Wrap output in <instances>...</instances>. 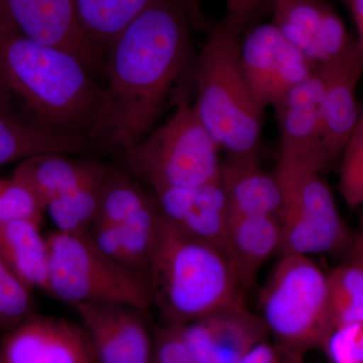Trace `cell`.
Segmentation results:
<instances>
[{
    "mask_svg": "<svg viewBox=\"0 0 363 363\" xmlns=\"http://www.w3.org/2000/svg\"><path fill=\"white\" fill-rule=\"evenodd\" d=\"M193 28L181 0H159L119 33L104 55V100L93 140L121 152L152 130L195 77Z\"/></svg>",
    "mask_w": 363,
    "mask_h": 363,
    "instance_id": "6da1fadb",
    "label": "cell"
},
{
    "mask_svg": "<svg viewBox=\"0 0 363 363\" xmlns=\"http://www.w3.org/2000/svg\"><path fill=\"white\" fill-rule=\"evenodd\" d=\"M93 75L75 55L0 28V106L28 128L93 140L104 100Z\"/></svg>",
    "mask_w": 363,
    "mask_h": 363,
    "instance_id": "7a4b0ae2",
    "label": "cell"
},
{
    "mask_svg": "<svg viewBox=\"0 0 363 363\" xmlns=\"http://www.w3.org/2000/svg\"><path fill=\"white\" fill-rule=\"evenodd\" d=\"M147 279L152 305L169 324L186 325L243 305L224 253L182 233L161 213Z\"/></svg>",
    "mask_w": 363,
    "mask_h": 363,
    "instance_id": "3957f363",
    "label": "cell"
},
{
    "mask_svg": "<svg viewBox=\"0 0 363 363\" xmlns=\"http://www.w3.org/2000/svg\"><path fill=\"white\" fill-rule=\"evenodd\" d=\"M241 37L223 21L215 26L195 70L196 113L218 149L233 159L257 157L264 112L243 76Z\"/></svg>",
    "mask_w": 363,
    "mask_h": 363,
    "instance_id": "277c9868",
    "label": "cell"
},
{
    "mask_svg": "<svg viewBox=\"0 0 363 363\" xmlns=\"http://www.w3.org/2000/svg\"><path fill=\"white\" fill-rule=\"evenodd\" d=\"M281 257L260 295V318L291 360L324 350L333 327L326 274L308 255Z\"/></svg>",
    "mask_w": 363,
    "mask_h": 363,
    "instance_id": "5b68a950",
    "label": "cell"
},
{
    "mask_svg": "<svg viewBox=\"0 0 363 363\" xmlns=\"http://www.w3.org/2000/svg\"><path fill=\"white\" fill-rule=\"evenodd\" d=\"M48 294L66 304L117 303L149 309V279L117 264L96 247L89 233L52 231Z\"/></svg>",
    "mask_w": 363,
    "mask_h": 363,
    "instance_id": "8992f818",
    "label": "cell"
},
{
    "mask_svg": "<svg viewBox=\"0 0 363 363\" xmlns=\"http://www.w3.org/2000/svg\"><path fill=\"white\" fill-rule=\"evenodd\" d=\"M219 150L187 100L123 154L133 175L143 179L155 192L216 181L220 176Z\"/></svg>",
    "mask_w": 363,
    "mask_h": 363,
    "instance_id": "52a82bcc",
    "label": "cell"
},
{
    "mask_svg": "<svg viewBox=\"0 0 363 363\" xmlns=\"http://www.w3.org/2000/svg\"><path fill=\"white\" fill-rule=\"evenodd\" d=\"M321 174L279 162L274 176L281 196V257L331 252L347 240V229Z\"/></svg>",
    "mask_w": 363,
    "mask_h": 363,
    "instance_id": "ba28073f",
    "label": "cell"
},
{
    "mask_svg": "<svg viewBox=\"0 0 363 363\" xmlns=\"http://www.w3.org/2000/svg\"><path fill=\"white\" fill-rule=\"evenodd\" d=\"M240 66L262 111L311 77L314 71L274 23L255 25L240 39Z\"/></svg>",
    "mask_w": 363,
    "mask_h": 363,
    "instance_id": "9c48e42d",
    "label": "cell"
},
{
    "mask_svg": "<svg viewBox=\"0 0 363 363\" xmlns=\"http://www.w3.org/2000/svg\"><path fill=\"white\" fill-rule=\"evenodd\" d=\"M0 28L71 52L93 74L104 65L81 30L72 0H0Z\"/></svg>",
    "mask_w": 363,
    "mask_h": 363,
    "instance_id": "30bf717a",
    "label": "cell"
},
{
    "mask_svg": "<svg viewBox=\"0 0 363 363\" xmlns=\"http://www.w3.org/2000/svg\"><path fill=\"white\" fill-rule=\"evenodd\" d=\"M272 11V23L314 72L357 45L342 18L325 0H274Z\"/></svg>",
    "mask_w": 363,
    "mask_h": 363,
    "instance_id": "8fae6325",
    "label": "cell"
},
{
    "mask_svg": "<svg viewBox=\"0 0 363 363\" xmlns=\"http://www.w3.org/2000/svg\"><path fill=\"white\" fill-rule=\"evenodd\" d=\"M0 363H96L82 325L33 314L2 335Z\"/></svg>",
    "mask_w": 363,
    "mask_h": 363,
    "instance_id": "7c38bea8",
    "label": "cell"
},
{
    "mask_svg": "<svg viewBox=\"0 0 363 363\" xmlns=\"http://www.w3.org/2000/svg\"><path fill=\"white\" fill-rule=\"evenodd\" d=\"M96 363H152L154 337L143 310L117 303L74 306Z\"/></svg>",
    "mask_w": 363,
    "mask_h": 363,
    "instance_id": "4fadbf2b",
    "label": "cell"
},
{
    "mask_svg": "<svg viewBox=\"0 0 363 363\" xmlns=\"http://www.w3.org/2000/svg\"><path fill=\"white\" fill-rule=\"evenodd\" d=\"M322 83L316 73L296 86L278 104L279 162L322 173L330 162L322 135Z\"/></svg>",
    "mask_w": 363,
    "mask_h": 363,
    "instance_id": "5bb4252c",
    "label": "cell"
},
{
    "mask_svg": "<svg viewBox=\"0 0 363 363\" xmlns=\"http://www.w3.org/2000/svg\"><path fill=\"white\" fill-rule=\"evenodd\" d=\"M262 318L245 305L226 308L183 325V334L195 363H238L264 340Z\"/></svg>",
    "mask_w": 363,
    "mask_h": 363,
    "instance_id": "9a60e30c",
    "label": "cell"
},
{
    "mask_svg": "<svg viewBox=\"0 0 363 363\" xmlns=\"http://www.w3.org/2000/svg\"><path fill=\"white\" fill-rule=\"evenodd\" d=\"M322 83L321 121L329 161L342 155L354 133L358 112L357 88L363 75V60L355 45L340 58L314 72Z\"/></svg>",
    "mask_w": 363,
    "mask_h": 363,
    "instance_id": "2e32d148",
    "label": "cell"
},
{
    "mask_svg": "<svg viewBox=\"0 0 363 363\" xmlns=\"http://www.w3.org/2000/svg\"><path fill=\"white\" fill-rule=\"evenodd\" d=\"M152 194L160 213L169 223L189 238L223 252L230 213L220 179L195 187L161 189Z\"/></svg>",
    "mask_w": 363,
    "mask_h": 363,
    "instance_id": "e0dca14e",
    "label": "cell"
},
{
    "mask_svg": "<svg viewBox=\"0 0 363 363\" xmlns=\"http://www.w3.org/2000/svg\"><path fill=\"white\" fill-rule=\"evenodd\" d=\"M109 167L77 155L45 152L16 164L13 176L35 196L40 204L101 180Z\"/></svg>",
    "mask_w": 363,
    "mask_h": 363,
    "instance_id": "ac0fdd59",
    "label": "cell"
},
{
    "mask_svg": "<svg viewBox=\"0 0 363 363\" xmlns=\"http://www.w3.org/2000/svg\"><path fill=\"white\" fill-rule=\"evenodd\" d=\"M279 241L278 216H230L223 252L241 291L255 284L260 269L278 252Z\"/></svg>",
    "mask_w": 363,
    "mask_h": 363,
    "instance_id": "d6986e66",
    "label": "cell"
},
{
    "mask_svg": "<svg viewBox=\"0 0 363 363\" xmlns=\"http://www.w3.org/2000/svg\"><path fill=\"white\" fill-rule=\"evenodd\" d=\"M219 179L230 216H279L281 196L278 181L260 168L259 157H228L221 162Z\"/></svg>",
    "mask_w": 363,
    "mask_h": 363,
    "instance_id": "ffe728a7",
    "label": "cell"
},
{
    "mask_svg": "<svg viewBox=\"0 0 363 363\" xmlns=\"http://www.w3.org/2000/svg\"><path fill=\"white\" fill-rule=\"evenodd\" d=\"M159 221L157 204L150 211L125 223L95 222L88 233L109 259L136 274L147 277Z\"/></svg>",
    "mask_w": 363,
    "mask_h": 363,
    "instance_id": "44dd1931",
    "label": "cell"
},
{
    "mask_svg": "<svg viewBox=\"0 0 363 363\" xmlns=\"http://www.w3.org/2000/svg\"><path fill=\"white\" fill-rule=\"evenodd\" d=\"M42 220L0 222V257L33 290L48 293L49 247Z\"/></svg>",
    "mask_w": 363,
    "mask_h": 363,
    "instance_id": "7402d4cb",
    "label": "cell"
},
{
    "mask_svg": "<svg viewBox=\"0 0 363 363\" xmlns=\"http://www.w3.org/2000/svg\"><path fill=\"white\" fill-rule=\"evenodd\" d=\"M100 149L90 138L52 135L33 130L0 106V168L45 152L84 156Z\"/></svg>",
    "mask_w": 363,
    "mask_h": 363,
    "instance_id": "603a6c76",
    "label": "cell"
},
{
    "mask_svg": "<svg viewBox=\"0 0 363 363\" xmlns=\"http://www.w3.org/2000/svg\"><path fill=\"white\" fill-rule=\"evenodd\" d=\"M159 0H72L81 30L104 57L131 21Z\"/></svg>",
    "mask_w": 363,
    "mask_h": 363,
    "instance_id": "cb8c5ba5",
    "label": "cell"
},
{
    "mask_svg": "<svg viewBox=\"0 0 363 363\" xmlns=\"http://www.w3.org/2000/svg\"><path fill=\"white\" fill-rule=\"evenodd\" d=\"M106 176L107 174L101 180L48 203L45 213L49 215L56 231L63 233H89L97 219L100 197Z\"/></svg>",
    "mask_w": 363,
    "mask_h": 363,
    "instance_id": "d4e9b609",
    "label": "cell"
},
{
    "mask_svg": "<svg viewBox=\"0 0 363 363\" xmlns=\"http://www.w3.org/2000/svg\"><path fill=\"white\" fill-rule=\"evenodd\" d=\"M333 331L363 323V269L347 264L327 276Z\"/></svg>",
    "mask_w": 363,
    "mask_h": 363,
    "instance_id": "484cf974",
    "label": "cell"
},
{
    "mask_svg": "<svg viewBox=\"0 0 363 363\" xmlns=\"http://www.w3.org/2000/svg\"><path fill=\"white\" fill-rule=\"evenodd\" d=\"M33 290L0 257V334L35 314Z\"/></svg>",
    "mask_w": 363,
    "mask_h": 363,
    "instance_id": "4316f807",
    "label": "cell"
},
{
    "mask_svg": "<svg viewBox=\"0 0 363 363\" xmlns=\"http://www.w3.org/2000/svg\"><path fill=\"white\" fill-rule=\"evenodd\" d=\"M340 192L351 207L363 201V114L342 152Z\"/></svg>",
    "mask_w": 363,
    "mask_h": 363,
    "instance_id": "83f0119b",
    "label": "cell"
},
{
    "mask_svg": "<svg viewBox=\"0 0 363 363\" xmlns=\"http://www.w3.org/2000/svg\"><path fill=\"white\" fill-rule=\"evenodd\" d=\"M45 208L35 196L13 176L0 178V222L13 219L42 220Z\"/></svg>",
    "mask_w": 363,
    "mask_h": 363,
    "instance_id": "f1b7e54d",
    "label": "cell"
},
{
    "mask_svg": "<svg viewBox=\"0 0 363 363\" xmlns=\"http://www.w3.org/2000/svg\"><path fill=\"white\" fill-rule=\"evenodd\" d=\"M324 350L332 363H363V323L336 329Z\"/></svg>",
    "mask_w": 363,
    "mask_h": 363,
    "instance_id": "f546056e",
    "label": "cell"
},
{
    "mask_svg": "<svg viewBox=\"0 0 363 363\" xmlns=\"http://www.w3.org/2000/svg\"><path fill=\"white\" fill-rule=\"evenodd\" d=\"M274 0H225L224 23L242 35L259 18L267 7H272Z\"/></svg>",
    "mask_w": 363,
    "mask_h": 363,
    "instance_id": "4dcf8cb0",
    "label": "cell"
},
{
    "mask_svg": "<svg viewBox=\"0 0 363 363\" xmlns=\"http://www.w3.org/2000/svg\"><path fill=\"white\" fill-rule=\"evenodd\" d=\"M238 363H283V362L279 357V351L264 340L253 346L252 350L248 351Z\"/></svg>",
    "mask_w": 363,
    "mask_h": 363,
    "instance_id": "1f68e13d",
    "label": "cell"
},
{
    "mask_svg": "<svg viewBox=\"0 0 363 363\" xmlns=\"http://www.w3.org/2000/svg\"><path fill=\"white\" fill-rule=\"evenodd\" d=\"M190 20L193 30H206V18L202 9L201 0H181Z\"/></svg>",
    "mask_w": 363,
    "mask_h": 363,
    "instance_id": "d6a6232c",
    "label": "cell"
},
{
    "mask_svg": "<svg viewBox=\"0 0 363 363\" xmlns=\"http://www.w3.org/2000/svg\"><path fill=\"white\" fill-rule=\"evenodd\" d=\"M345 4L350 9L357 26V45L363 60V0H346Z\"/></svg>",
    "mask_w": 363,
    "mask_h": 363,
    "instance_id": "836d02e7",
    "label": "cell"
},
{
    "mask_svg": "<svg viewBox=\"0 0 363 363\" xmlns=\"http://www.w3.org/2000/svg\"><path fill=\"white\" fill-rule=\"evenodd\" d=\"M348 264L363 269V235L358 236L357 241L351 248Z\"/></svg>",
    "mask_w": 363,
    "mask_h": 363,
    "instance_id": "e575fe53",
    "label": "cell"
},
{
    "mask_svg": "<svg viewBox=\"0 0 363 363\" xmlns=\"http://www.w3.org/2000/svg\"><path fill=\"white\" fill-rule=\"evenodd\" d=\"M292 363H304V362H303V358H298V359L292 360Z\"/></svg>",
    "mask_w": 363,
    "mask_h": 363,
    "instance_id": "d590c367",
    "label": "cell"
},
{
    "mask_svg": "<svg viewBox=\"0 0 363 363\" xmlns=\"http://www.w3.org/2000/svg\"><path fill=\"white\" fill-rule=\"evenodd\" d=\"M362 206H363V201H362ZM360 235H363V214H362V234H360Z\"/></svg>",
    "mask_w": 363,
    "mask_h": 363,
    "instance_id": "8d00e7d4",
    "label": "cell"
},
{
    "mask_svg": "<svg viewBox=\"0 0 363 363\" xmlns=\"http://www.w3.org/2000/svg\"><path fill=\"white\" fill-rule=\"evenodd\" d=\"M341 1H343V2H344V4H345L346 0H341Z\"/></svg>",
    "mask_w": 363,
    "mask_h": 363,
    "instance_id": "74e56055",
    "label": "cell"
},
{
    "mask_svg": "<svg viewBox=\"0 0 363 363\" xmlns=\"http://www.w3.org/2000/svg\"><path fill=\"white\" fill-rule=\"evenodd\" d=\"M362 114H363V111L362 112V113H360V116H362Z\"/></svg>",
    "mask_w": 363,
    "mask_h": 363,
    "instance_id": "f35d334b",
    "label": "cell"
}]
</instances>
